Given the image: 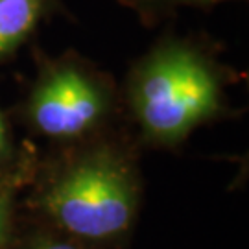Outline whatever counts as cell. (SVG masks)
<instances>
[{"instance_id":"obj_7","label":"cell","mask_w":249,"mask_h":249,"mask_svg":"<svg viewBox=\"0 0 249 249\" xmlns=\"http://www.w3.org/2000/svg\"><path fill=\"white\" fill-rule=\"evenodd\" d=\"M4 144H6V135H4V124H2V118H0V151L4 150Z\"/></svg>"},{"instance_id":"obj_6","label":"cell","mask_w":249,"mask_h":249,"mask_svg":"<svg viewBox=\"0 0 249 249\" xmlns=\"http://www.w3.org/2000/svg\"><path fill=\"white\" fill-rule=\"evenodd\" d=\"M39 249H74V248L65 246V244H46V246H43V248H39Z\"/></svg>"},{"instance_id":"obj_4","label":"cell","mask_w":249,"mask_h":249,"mask_svg":"<svg viewBox=\"0 0 249 249\" xmlns=\"http://www.w3.org/2000/svg\"><path fill=\"white\" fill-rule=\"evenodd\" d=\"M46 0H0V55L13 52L43 17Z\"/></svg>"},{"instance_id":"obj_1","label":"cell","mask_w":249,"mask_h":249,"mask_svg":"<svg viewBox=\"0 0 249 249\" xmlns=\"http://www.w3.org/2000/svg\"><path fill=\"white\" fill-rule=\"evenodd\" d=\"M133 104L148 133L176 141L216 111L218 83L199 53L172 45L139 72Z\"/></svg>"},{"instance_id":"obj_2","label":"cell","mask_w":249,"mask_h":249,"mask_svg":"<svg viewBox=\"0 0 249 249\" xmlns=\"http://www.w3.org/2000/svg\"><path fill=\"white\" fill-rule=\"evenodd\" d=\"M45 205L67 231L85 238H106L127 229L131 222L133 183L115 160L87 159L53 183Z\"/></svg>"},{"instance_id":"obj_5","label":"cell","mask_w":249,"mask_h":249,"mask_svg":"<svg viewBox=\"0 0 249 249\" xmlns=\"http://www.w3.org/2000/svg\"><path fill=\"white\" fill-rule=\"evenodd\" d=\"M8 214H9V199L6 194L0 196V244L4 240V232L8 227Z\"/></svg>"},{"instance_id":"obj_3","label":"cell","mask_w":249,"mask_h":249,"mask_svg":"<svg viewBox=\"0 0 249 249\" xmlns=\"http://www.w3.org/2000/svg\"><path fill=\"white\" fill-rule=\"evenodd\" d=\"M36 125L52 137H74L87 131L104 111V98L94 83L74 67L52 72L32 100Z\"/></svg>"},{"instance_id":"obj_8","label":"cell","mask_w":249,"mask_h":249,"mask_svg":"<svg viewBox=\"0 0 249 249\" xmlns=\"http://www.w3.org/2000/svg\"><path fill=\"white\" fill-rule=\"evenodd\" d=\"M199 2H216V0H199Z\"/></svg>"}]
</instances>
